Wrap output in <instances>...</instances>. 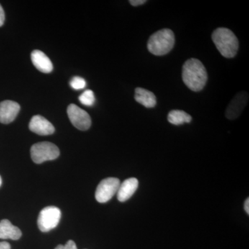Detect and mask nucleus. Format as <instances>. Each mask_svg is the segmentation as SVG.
I'll return each mask as SVG.
<instances>
[{"label": "nucleus", "instance_id": "f257e3e1", "mask_svg": "<svg viewBox=\"0 0 249 249\" xmlns=\"http://www.w3.org/2000/svg\"><path fill=\"white\" fill-rule=\"evenodd\" d=\"M182 79L192 91H199L204 89L207 83L208 73L202 62L196 58L188 59L183 64Z\"/></svg>", "mask_w": 249, "mask_h": 249}, {"label": "nucleus", "instance_id": "f03ea898", "mask_svg": "<svg viewBox=\"0 0 249 249\" xmlns=\"http://www.w3.org/2000/svg\"><path fill=\"white\" fill-rule=\"evenodd\" d=\"M212 40L219 53L227 58L237 55L239 41L232 31L227 28H218L212 34Z\"/></svg>", "mask_w": 249, "mask_h": 249}, {"label": "nucleus", "instance_id": "7ed1b4c3", "mask_svg": "<svg viewBox=\"0 0 249 249\" xmlns=\"http://www.w3.org/2000/svg\"><path fill=\"white\" fill-rule=\"evenodd\" d=\"M175 43L173 31L168 29H161L150 36L147 42V49L153 55L160 56L169 53Z\"/></svg>", "mask_w": 249, "mask_h": 249}, {"label": "nucleus", "instance_id": "20e7f679", "mask_svg": "<svg viewBox=\"0 0 249 249\" xmlns=\"http://www.w3.org/2000/svg\"><path fill=\"white\" fill-rule=\"evenodd\" d=\"M31 156L34 163L40 164L47 160H54L58 158L60 156V150L52 142H37L31 147Z\"/></svg>", "mask_w": 249, "mask_h": 249}, {"label": "nucleus", "instance_id": "39448f33", "mask_svg": "<svg viewBox=\"0 0 249 249\" xmlns=\"http://www.w3.org/2000/svg\"><path fill=\"white\" fill-rule=\"evenodd\" d=\"M61 211L55 206L44 208L39 214L37 225L42 232H49L58 225Z\"/></svg>", "mask_w": 249, "mask_h": 249}, {"label": "nucleus", "instance_id": "423d86ee", "mask_svg": "<svg viewBox=\"0 0 249 249\" xmlns=\"http://www.w3.org/2000/svg\"><path fill=\"white\" fill-rule=\"evenodd\" d=\"M120 185V180L117 178H109L102 180L95 193L96 200L99 203L107 202L117 193Z\"/></svg>", "mask_w": 249, "mask_h": 249}, {"label": "nucleus", "instance_id": "0eeeda50", "mask_svg": "<svg viewBox=\"0 0 249 249\" xmlns=\"http://www.w3.org/2000/svg\"><path fill=\"white\" fill-rule=\"evenodd\" d=\"M67 114L72 124L80 130H88L91 127V117L86 111L75 104H70L67 107Z\"/></svg>", "mask_w": 249, "mask_h": 249}, {"label": "nucleus", "instance_id": "6e6552de", "mask_svg": "<svg viewBox=\"0 0 249 249\" xmlns=\"http://www.w3.org/2000/svg\"><path fill=\"white\" fill-rule=\"evenodd\" d=\"M249 101V93L240 91L234 96L226 110V117L229 120H235L242 114Z\"/></svg>", "mask_w": 249, "mask_h": 249}, {"label": "nucleus", "instance_id": "1a4fd4ad", "mask_svg": "<svg viewBox=\"0 0 249 249\" xmlns=\"http://www.w3.org/2000/svg\"><path fill=\"white\" fill-rule=\"evenodd\" d=\"M29 127L31 132L40 136L51 135L55 132V127L52 123L40 115L33 116Z\"/></svg>", "mask_w": 249, "mask_h": 249}, {"label": "nucleus", "instance_id": "9d476101", "mask_svg": "<svg viewBox=\"0 0 249 249\" xmlns=\"http://www.w3.org/2000/svg\"><path fill=\"white\" fill-rule=\"evenodd\" d=\"M20 106L12 101H4L0 103V123L9 124L17 117Z\"/></svg>", "mask_w": 249, "mask_h": 249}, {"label": "nucleus", "instance_id": "9b49d317", "mask_svg": "<svg viewBox=\"0 0 249 249\" xmlns=\"http://www.w3.org/2000/svg\"><path fill=\"white\" fill-rule=\"evenodd\" d=\"M139 181L136 178H129L121 183L117 192V199L121 202L128 200L137 191Z\"/></svg>", "mask_w": 249, "mask_h": 249}, {"label": "nucleus", "instance_id": "f8f14e48", "mask_svg": "<svg viewBox=\"0 0 249 249\" xmlns=\"http://www.w3.org/2000/svg\"><path fill=\"white\" fill-rule=\"evenodd\" d=\"M31 61L34 66L42 73H49L53 71V64L49 57L40 50H34L31 53Z\"/></svg>", "mask_w": 249, "mask_h": 249}, {"label": "nucleus", "instance_id": "ddd939ff", "mask_svg": "<svg viewBox=\"0 0 249 249\" xmlns=\"http://www.w3.org/2000/svg\"><path fill=\"white\" fill-rule=\"evenodd\" d=\"M22 236L19 228L15 227L8 219H2L0 222V239L18 240Z\"/></svg>", "mask_w": 249, "mask_h": 249}, {"label": "nucleus", "instance_id": "4468645a", "mask_svg": "<svg viewBox=\"0 0 249 249\" xmlns=\"http://www.w3.org/2000/svg\"><path fill=\"white\" fill-rule=\"evenodd\" d=\"M134 99L146 108H153L157 105L155 95L152 91L142 88H137L135 89Z\"/></svg>", "mask_w": 249, "mask_h": 249}, {"label": "nucleus", "instance_id": "2eb2a0df", "mask_svg": "<svg viewBox=\"0 0 249 249\" xmlns=\"http://www.w3.org/2000/svg\"><path fill=\"white\" fill-rule=\"evenodd\" d=\"M168 121L175 125H180L184 124H189L192 121V116L186 111L175 109L170 111L168 115Z\"/></svg>", "mask_w": 249, "mask_h": 249}, {"label": "nucleus", "instance_id": "dca6fc26", "mask_svg": "<svg viewBox=\"0 0 249 249\" xmlns=\"http://www.w3.org/2000/svg\"><path fill=\"white\" fill-rule=\"evenodd\" d=\"M80 102L86 106H92L95 103L94 93L91 90H86L78 98Z\"/></svg>", "mask_w": 249, "mask_h": 249}, {"label": "nucleus", "instance_id": "f3484780", "mask_svg": "<svg viewBox=\"0 0 249 249\" xmlns=\"http://www.w3.org/2000/svg\"><path fill=\"white\" fill-rule=\"evenodd\" d=\"M70 85L73 89L76 90L84 89L86 86V81L81 77L75 76L70 82Z\"/></svg>", "mask_w": 249, "mask_h": 249}, {"label": "nucleus", "instance_id": "a211bd4d", "mask_svg": "<svg viewBox=\"0 0 249 249\" xmlns=\"http://www.w3.org/2000/svg\"><path fill=\"white\" fill-rule=\"evenodd\" d=\"M55 249H77V247L73 241L70 240L65 245H58Z\"/></svg>", "mask_w": 249, "mask_h": 249}, {"label": "nucleus", "instance_id": "6ab92c4d", "mask_svg": "<svg viewBox=\"0 0 249 249\" xmlns=\"http://www.w3.org/2000/svg\"><path fill=\"white\" fill-rule=\"evenodd\" d=\"M129 3L134 6H141L146 3V0H130Z\"/></svg>", "mask_w": 249, "mask_h": 249}, {"label": "nucleus", "instance_id": "aec40b11", "mask_svg": "<svg viewBox=\"0 0 249 249\" xmlns=\"http://www.w3.org/2000/svg\"><path fill=\"white\" fill-rule=\"evenodd\" d=\"M5 21V14L2 6L0 4V27L4 24Z\"/></svg>", "mask_w": 249, "mask_h": 249}, {"label": "nucleus", "instance_id": "412c9836", "mask_svg": "<svg viewBox=\"0 0 249 249\" xmlns=\"http://www.w3.org/2000/svg\"><path fill=\"white\" fill-rule=\"evenodd\" d=\"M0 249H11V245L6 242H0Z\"/></svg>", "mask_w": 249, "mask_h": 249}, {"label": "nucleus", "instance_id": "4be33fe9", "mask_svg": "<svg viewBox=\"0 0 249 249\" xmlns=\"http://www.w3.org/2000/svg\"><path fill=\"white\" fill-rule=\"evenodd\" d=\"M245 212L247 213V214H249V198H247V199H246V201L245 202Z\"/></svg>", "mask_w": 249, "mask_h": 249}, {"label": "nucleus", "instance_id": "5701e85b", "mask_svg": "<svg viewBox=\"0 0 249 249\" xmlns=\"http://www.w3.org/2000/svg\"><path fill=\"white\" fill-rule=\"evenodd\" d=\"M1 183H2V181H1V177H0V186H1Z\"/></svg>", "mask_w": 249, "mask_h": 249}]
</instances>
